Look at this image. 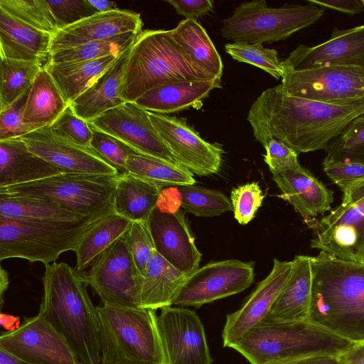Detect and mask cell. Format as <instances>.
<instances>
[{
    "label": "cell",
    "mask_w": 364,
    "mask_h": 364,
    "mask_svg": "<svg viewBox=\"0 0 364 364\" xmlns=\"http://www.w3.org/2000/svg\"><path fill=\"white\" fill-rule=\"evenodd\" d=\"M29 90L13 104L0 110V141L21 137L31 132L23 122Z\"/></svg>",
    "instance_id": "46"
},
{
    "label": "cell",
    "mask_w": 364,
    "mask_h": 364,
    "mask_svg": "<svg viewBox=\"0 0 364 364\" xmlns=\"http://www.w3.org/2000/svg\"><path fill=\"white\" fill-rule=\"evenodd\" d=\"M279 364H338V357L319 355L297 359Z\"/></svg>",
    "instance_id": "57"
},
{
    "label": "cell",
    "mask_w": 364,
    "mask_h": 364,
    "mask_svg": "<svg viewBox=\"0 0 364 364\" xmlns=\"http://www.w3.org/2000/svg\"><path fill=\"white\" fill-rule=\"evenodd\" d=\"M272 175L282 193L281 197L294 206L305 222L331 210L333 191L301 164Z\"/></svg>",
    "instance_id": "23"
},
{
    "label": "cell",
    "mask_w": 364,
    "mask_h": 364,
    "mask_svg": "<svg viewBox=\"0 0 364 364\" xmlns=\"http://www.w3.org/2000/svg\"><path fill=\"white\" fill-rule=\"evenodd\" d=\"M306 223L314 230L311 248L364 263V210L358 205L343 198L328 215Z\"/></svg>",
    "instance_id": "14"
},
{
    "label": "cell",
    "mask_w": 364,
    "mask_h": 364,
    "mask_svg": "<svg viewBox=\"0 0 364 364\" xmlns=\"http://www.w3.org/2000/svg\"><path fill=\"white\" fill-rule=\"evenodd\" d=\"M9 274L7 272L1 267L0 268V304L1 309L4 304V295L9 287Z\"/></svg>",
    "instance_id": "60"
},
{
    "label": "cell",
    "mask_w": 364,
    "mask_h": 364,
    "mask_svg": "<svg viewBox=\"0 0 364 364\" xmlns=\"http://www.w3.org/2000/svg\"><path fill=\"white\" fill-rule=\"evenodd\" d=\"M96 13H105L117 9V4L105 0H87Z\"/></svg>",
    "instance_id": "58"
},
{
    "label": "cell",
    "mask_w": 364,
    "mask_h": 364,
    "mask_svg": "<svg viewBox=\"0 0 364 364\" xmlns=\"http://www.w3.org/2000/svg\"><path fill=\"white\" fill-rule=\"evenodd\" d=\"M283 71L280 85L288 95L338 105L364 102V68L334 65Z\"/></svg>",
    "instance_id": "10"
},
{
    "label": "cell",
    "mask_w": 364,
    "mask_h": 364,
    "mask_svg": "<svg viewBox=\"0 0 364 364\" xmlns=\"http://www.w3.org/2000/svg\"><path fill=\"white\" fill-rule=\"evenodd\" d=\"M157 321L166 364H212L205 329L194 311L166 306Z\"/></svg>",
    "instance_id": "16"
},
{
    "label": "cell",
    "mask_w": 364,
    "mask_h": 364,
    "mask_svg": "<svg viewBox=\"0 0 364 364\" xmlns=\"http://www.w3.org/2000/svg\"><path fill=\"white\" fill-rule=\"evenodd\" d=\"M162 190L159 185L133 173L121 175L114 194V212L132 222L147 221Z\"/></svg>",
    "instance_id": "30"
},
{
    "label": "cell",
    "mask_w": 364,
    "mask_h": 364,
    "mask_svg": "<svg viewBox=\"0 0 364 364\" xmlns=\"http://www.w3.org/2000/svg\"><path fill=\"white\" fill-rule=\"evenodd\" d=\"M147 222L155 250L162 257L188 276L199 268L201 253L181 210L168 213L155 208Z\"/></svg>",
    "instance_id": "20"
},
{
    "label": "cell",
    "mask_w": 364,
    "mask_h": 364,
    "mask_svg": "<svg viewBox=\"0 0 364 364\" xmlns=\"http://www.w3.org/2000/svg\"><path fill=\"white\" fill-rule=\"evenodd\" d=\"M48 127L53 135L60 139L90 147L92 139L90 124L75 113L70 105Z\"/></svg>",
    "instance_id": "43"
},
{
    "label": "cell",
    "mask_w": 364,
    "mask_h": 364,
    "mask_svg": "<svg viewBox=\"0 0 364 364\" xmlns=\"http://www.w3.org/2000/svg\"><path fill=\"white\" fill-rule=\"evenodd\" d=\"M291 265V261L274 259L270 273L238 310L227 316L222 333L225 347L230 348L267 316L289 276Z\"/></svg>",
    "instance_id": "21"
},
{
    "label": "cell",
    "mask_w": 364,
    "mask_h": 364,
    "mask_svg": "<svg viewBox=\"0 0 364 364\" xmlns=\"http://www.w3.org/2000/svg\"><path fill=\"white\" fill-rule=\"evenodd\" d=\"M131 47L70 105L75 113L90 122L105 112L126 102L122 87Z\"/></svg>",
    "instance_id": "26"
},
{
    "label": "cell",
    "mask_w": 364,
    "mask_h": 364,
    "mask_svg": "<svg viewBox=\"0 0 364 364\" xmlns=\"http://www.w3.org/2000/svg\"><path fill=\"white\" fill-rule=\"evenodd\" d=\"M182 197L181 208L199 217H214L232 210L230 200L223 193L195 185L178 187Z\"/></svg>",
    "instance_id": "39"
},
{
    "label": "cell",
    "mask_w": 364,
    "mask_h": 364,
    "mask_svg": "<svg viewBox=\"0 0 364 364\" xmlns=\"http://www.w3.org/2000/svg\"><path fill=\"white\" fill-rule=\"evenodd\" d=\"M1 325L7 331H12L20 326V319L18 317L12 315L1 313Z\"/></svg>",
    "instance_id": "59"
},
{
    "label": "cell",
    "mask_w": 364,
    "mask_h": 364,
    "mask_svg": "<svg viewBox=\"0 0 364 364\" xmlns=\"http://www.w3.org/2000/svg\"><path fill=\"white\" fill-rule=\"evenodd\" d=\"M323 168L328 178L342 191L352 183L364 179V164L360 163L324 159Z\"/></svg>",
    "instance_id": "48"
},
{
    "label": "cell",
    "mask_w": 364,
    "mask_h": 364,
    "mask_svg": "<svg viewBox=\"0 0 364 364\" xmlns=\"http://www.w3.org/2000/svg\"><path fill=\"white\" fill-rule=\"evenodd\" d=\"M225 50L234 60L251 64L270 74L277 80L282 79L284 71L275 49L267 48L263 43H230Z\"/></svg>",
    "instance_id": "41"
},
{
    "label": "cell",
    "mask_w": 364,
    "mask_h": 364,
    "mask_svg": "<svg viewBox=\"0 0 364 364\" xmlns=\"http://www.w3.org/2000/svg\"><path fill=\"white\" fill-rule=\"evenodd\" d=\"M171 31L176 43L196 64L213 77L221 79L223 65L220 55L196 20H182Z\"/></svg>",
    "instance_id": "34"
},
{
    "label": "cell",
    "mask_w": 364,
    "mask_h": 364,
    "mask_svg": "<svg viewBox=\"0 0 364 364\" xmlns=\"http://www.w3.org/2000/svg\"><path fill=\"white\" fill-rule=\"evenodd\" d=\"M148 114L177 164L200 176L220 171L224 153L220 144L205 141L186 119L151 112Z\"/></svg>",
    "instance_id": "15"
},
{
    "label": "cell",
    "mask_w": 364,
    "mask_h": 364,
    "mask_svg": "<svg viewBox=\"0 0 364 364\" xmlns=\"http://www.w3.org/2000/svg\"><path fill=\"white\" fill-rule=\"evenodd\" d=\"M338 364H364V341L355 343L340 355Z\"/></svg>",
    "instance_id": "55"
},
{
    "label": "cell",
    "mask_w": 364,
    "mask_h": 364,
    "mask_svg": "<svg viewBox=\"0 0 364 364\" xmlns=\"http://www.w3.org/2000/svg\"><path fill=\"white\" fill-rule=\"evenodd\" d=\"M125 238L134 263L140 274L144 276L155 250L148 222H132Z\"/></svg>",
    "instance_id": "44"
},
{
    "label": "cell",
    "mask_w": 364,
    "mask_h": 364,
    "mask_svg": "<svg viewBox=\"0 0 364 364\" xmlns=\"http://www.w3.org/2000/svg\"><path fill=\"white\" fill-rule=\"evenodd\" d=\"M364 143V114L355 117L343 132L332 139L325 151L326 156Z\"/></svg>",
    "instance_id": "50"
},
{
    "label": "cell",
    "mask_w": 364,
    "mask_h": 364,
    "mask_svg": "<svg viewBox=\"0 0 364 364\" xmlns=\"http://www.w3.org/2000/svg\"><path fill=\"white\" fill-rule=\"evenodd\" d=\"M0 364H27L0 348Z\"/></svg>",
    "instance_id": "61"
},
{
    "label": "cell",
    "mask_w": 364,
    "mask_h": 364,
    "mask_svg": "<svg viewBox=\"0 0 364 364\" xmlns=\"http://www.w3.org/2000/svg\"><path fill=\"white\" fill-rule=\"evenodd\" d=\"M141 32H129L50 53L47 63H70L121 55L132 46Z\"/></svg>",
    "instance_id": "37"
},
{
    "label": "cell",
    "mask_w": 364,
    "mask_h": 364,
    "mask_svg": "<svg viewBox=\"0 0 364 364\" xmlns=\"http://www.w3.org/2000/svg\"><path fill=\"white\" fill-rule=\"evenodd\" d=\"M187 277L155 250L142 277L141 307L157 310L172 306Z\"/></svg>",
    "instance_id": "31"
},
{
    "label": "cell",
    "mask_w": 364,
    "mask_h": 364,
    "mask_svg": "<svg viewBox=\"0 0 364 364\" xmlns=\"http://www.w3.org/2000/svg\"><path fill=\"white\" fill-rule=\"evenodd\" d=\"M179 15L186 20H196L200 16L206 15L213 9L214 1L212 0H166Z\"/></svg>",
    "instance_id": "51"
},
{
    "label": "cell",
    "mask_w": 364,
    "mask_h": 364,
    "mask_svg": "<svg viewBox=\"0 0 364 364\" xmlns=\"http://www.w3.org/2000/svg\"><path fill=\"white\" fill-rule=\"evenodd\" d=\"M121 55H111L77 63H46L44 67L53 77L65 100L70 104L110 68Z\"/></svg>",
    "instance_id": "33"
},
{
    "label": "cell",
    "mask_w": 364,
    "mask_h": 364,
    "mask_svg": "<svg viewBox=\"0 0 364 364\" xmlns=\"http://www.w3.org/2000/svg\"><path fill=\"white\" fill-rule=\"evenodd\" d=\"M97 310L100 364H166L156 310L109 303Z\"/></svg>",
    "instance_id": "6"
},
{
    "label": "cell",
    "mask_w": 364,
    "mask_h": 364,
    "mask_svg": "<svg viewBox=\"0 0 364 364\" xmlns=\"http://www.w3.org/2000/svg\"><path fill=\"white\" fill-rule=\"evenodd\" d=\"M69 105L43 66L29 89L23 122L32 132L48 127Z\"/></svg>",
    "instance_id": "29"
},
{
    "label": "cell",
    "mask_w": 364,
    "mask_h": 364,
    "mask_svg": "<svg viewBox=\"0 0 364 364\" xmlns=\"http://www.w3.org/2000/svg\"><path fill=\"white\" fill-rule=\"evenodd\" d=\"M0 348L27 364H82L64 336L40 314L2 333Z\"/></svg>",
    "instance_id": "13"
},
{
    "label": "cell",
    "mask_w": 364,
    "mask_h": 364,
    "mask_svg": "<svg viewBox=\"0 0 364 364\" xmlns=\"http://www.w3.org/2000/svg\"><path fill=\"white\" fill-rule=\"evenodd\" d=\"M47 3L58 30L97 14L87 0H50Z\"/></svg>",
    "instance_id": "47"
},
{
    "label": "cell",
    "mask_w": 364,
    "mask_h": 364,
    "mask_svg": "<svg viewBox=\"0 0 364 364\" xmlns=\"http://www.w3.org/2000/svg\"><path fill=\"white\" fill-rule=\"evenodd\" d=\"M181 203L182 197L178 187H168L161 191L156 208L164 213H175L181 210Z\"/></svg>",
    "instance_id": "53"
},
{
    "label": "cell",
    "mask_w": 364,
    "mask_h": 364,
    "mask_svg": "<svg viewBox=\"0 0 364 364\" xmlns=\"http://www.w3.org/2000/svg\"><path fill=\"white\" fill-rule=\"evenodd\" d=\"M88 123L117 138L137 153L177 164L151 122L148 111L134 102H126Z\"/></svg>",
    "instance_id": "17"
},
{
    "label": "cell",
    "mask_w": 364,
    "mask_h": 364,
    "mask_svg": "<svg viewBox=\"0 0 364 364\" xmlns=\"http://www.w3.org/2000/svg\"><path fill=\"white\" fill-rule=\"evenodd\" d=\"M128 173L150 181L163 188L195 185L193 173L178 164L169 163L136 151L127 161Z\"/></svg>",
    "instance_id": "35"
},
{
    "label": "cell",
    "mask_w": 364,
    "mask_h": 364,
    "mask_svg": "<svg viewBox=\"0 0 364 364\" xmlns=\"http://www.w3.org/2000/svg\"><path fill=\"white\" fill-rule=\"evenodd\" d=\"M266 154L264 161L272 173L299 165L298 153L282 141L270 139L264 146Z\"/></svg>",
    "instance_id": "49"
},
{
    "label": "cell",
    "mask_w": 364,
    "mask_h": 364,
    "mask_svg": "<svg viewBox=\"0 0 364 364\" xmlns=\"http://www.w3.org/2000/svg\"><path fill=\"white\" fill-rule=\"evenodd\" d=\"M364 102L338 105L287 95L280 85L264 90L252 103L247 120L263 146L278 139L296 153L326 149L355 117Z\"/></svg>",
    "instance_id": "1"
},
{
    "label": "cell",
    "mask_w": 364,
    "mask_h": 364,
    "mask_svg": "<svg viewBox=\"0 0 364 364\" xmlns=\"http://www.w3.org/2000/svg\"><path fill=\"white\" fill-rule=\"evenodd\" d=\"M28 149L63 173L119 174L90 147L79 146L53 135L45 127L21 136Z\"/></svg>",
    "instance_id": "19"
},
{
    "label": "cell",
    "mask_w": 364,
    "mask_h": 364,
    "mask_svg": "<svg viewBox=\"0 0 364 364\" xmlns=\"http://www.w3.org/2000/svg\"><path fill=\"white\" fill-rule=\"evenodd\" d=\"M311 258L306 255L294 257L284 287L262 320L273 322L308 321L312 287Z\"/></svg>",
    "instance_id": "24"
},
{
    "label": "cell",
    "mask_w": 364,
    "mask_h": 364,
    "mask_svg": "<svg viewBox=\"0 0 364 364\" xmlns=\"http://www.w3.org/2000/svg\"><path fill=\"white\" fill-rule=\"evenodd\" d=\"M42 68L39 61L1 58L0 110L13 104L30 89Z\"/></svg>",
    "instance_id": "38"
},
{
    "label": "cell",
    "mask_w": 364,
    "mask_h": 364,
    "mask_svg": "<svg viewBox=\"0 0 364 364\" xmlns=\"http://www.w3.org/2000/svg\"><path fill=\"white\" fill-rule=\"evenodd\" d=\"M221 87V79L182 81L154 87L134 102L142 109L168 114L190 108L198 109L215 88Z\"/></svg>",
    "instance_id": "25"
},
{
    "label": "cell",
    "mask_w": 364,
    "mask_h": 364,
    "mask_svg": "<svg viewBox=\"0 0 364 364\" xmlns=\"http://www.w3.org/2000/svg\"><path fill=\"white\" fill-rule=\"evenodd\" d=\"M343 193V198L354 202L364 210V179L352 183Z\"/></svg>",
    "instance_id": "56"
},
{
    "label": "cell",
    "mask_w": 364,
    "mask_h": 364,
    "mask_svg": "<svg viewBox=\"0 0 364 364\" xmlns=\"http://www.w3.org/2000/svg\"><path fill=\"white\" fill-rule=\"evenodd\" d=\"M328 160L349 161L364 164V143L354 147L340 151L324 158Z\"/></svg>",
    "instance_id": "54"
},
{
    "label": "cell",
    "mask_w": 364,
    "mask_h": 364,
    "mask_svg": "<svg viewBox=\"0 0 364 364\" xmlns=\"http://www.w3.org/2000/svg\"><path fill=\"white\" fill-rule=\"evenodd\" d=\"M90 127L92 130L90 148L105 162L114 168L119 174L127 173V159L129 154L135 151L113 136L99 130L90 124Z\"/></svg>",
    "instance_id": "42"
},
{
    "label": "cell",
    "mask_w": 364,
    "mask_h": 364,
    "mask_svg": "<svg viewBox=\"0 0 364 364\" xmlns=\"http://www.w3.org/2000/svg\"><path fill=\"white\" fill-rule=\"evenodd\" d=\"M0 9L41 31L55 33L58 26L45 0H0Z\"/></svg>",
    "instance_id": "40"
},
{
    "label": "cell",
    "mask_w": 364,
    "mask_h": 364,
    "mask_svg": "<svg viewBox=\"0 0 364 364\" xmlns=\"http://www.w3.org/2000/svg\"><path fill=\"white\" fill-rule=\"evenodd\" d=\"M213 79L216 78L196 64L176 43L171 30H145L131 47L122 96L126 102H134L160 85Z\"/></svg>",
    "instance_id": "5"
},
{
    "label": "cell",
    "mask_w": 364,
    "mask_h": 364,
    "mask_svg": "<svg viewBox=\"0 0 364 364\" xmlns=\"http://www.w3.org/2000/svg\"><path fill=\"white\" fill-rule=\"evenodd\" d=\"M52 35L37 30L0 9V57L39 61L50 55Z\"/></svg>",
    "instance_id": "28"
},
{
    "label": "cell",
    "mask_w": 364,
    "mask_h": 364,
    "mask_svg": "<svg viewBox=\"0 0 364 364\" xmlns=\"http://www.w3.org/2000/svg\"><path fill=\"white\" fill-rule=\"evenodd\" d=\"M132 221L114 212L94 222L81 237L75 252V269L81 272L129 231Z\"/></svg>",
    "instance_id": "32"
},
{
    "label": "cell",
    "mask_w": 364,
    "mask_h": 364,
    "mask_svg": "<svg viewBox=\"0 0 364 364\" xmlns=\"http://www.w3.org/2000/svg\"><path fill=\"white\" fill-rule=\"evenodd\" d=\"M308 2L349 15L358 14L364 10L363 0H308Z\"/></svg>",
    "instance_id": "52"
},
{
    "label": "cell",
    "mask_w": 364,
    "mask_h": 364,
    "mask_svg": "<svg viewBox=\"0 0 364 364\" xmlns=\"http://www.w3.org/2000/svg\"><path fill=\"white\" fill-rule=\"evenodd\" d=\"M60 173L58 168L31 151L21 137L0 141V188Z\"/></svg>",
    "instance_id": "27"
},
{
    "label": "cell",
    "mask_w": 364,
    "mask_h": 364,
    "mask_svg": "<svg viewBox=\"0 0 364 364\" xmlns=\"http://www.w3.org/2000/svg\"><path fill=\"white\" fill-rule=\"evenodd\" d=\"M103 303L127 307H141L142 275L129 251L125 235L117 240L93 263L90 271L81 273Z\"/></svg>",
    "instance_id": "11"
},
{
    "label": "cell",
    "mask_w": 364,
    "mask_h": 364,
    "mask_svg": "<svg viewBox=\"0 0 364 364\" xmlns=\"http://www.w3.org/2000/svg\"><path fill=\"white\" fill-rule=\"evenodd\" d=\"M355 343L309 321L262 320L230 348L251 364H279L319 355L338 357Z\"/></svg>",
    "instance_id": "4"
},
{
    "label": "cell",
    "mask_w": 364,
    "mask_h": 364,
    "mask_svg": "<svg viewBox=\"0 0 364 364\" xmlns=\"http://www.w3.org/2000/svg\"><path fill=\"white\" fill-rule=\"evenodd\" d=\"M0 215L36 220H79L86 218L47 200L0 194Z\"/></svg>",
    "instance_id": "36"
},
{
    "label": "cell",
    "mask_w": 364,
    "mask_h": 364,
    "mask_svg": "<svg viewBox=\"0 0 364 364\" xmlns=\"http://www.w3.org/2000/svg\"><path fill=\"white\" fill-rule=\"evenodd\" d=\"M311 262L308 321L352 342L364 341V263L323 251Z\"/></svg>",
    "instance_id": "2"
},
{
    "label": "cell",
    "mask_w": 364,
    "mask_h": 364,
    "mask_svg": "<svg viewBox=\"0 0 364 364\" xmlns=\"http://www.w3.org/2000/svg\"><path fill=\"white\" fill-rule=\"evenodd\" d=\"M139 14L124 9L97 13L52 35L50 53L129 32H141Z\"/></svg>",
    "instance_id": "22"
},
{
    "label": "cell",
    "mask_w": 364,
    "mask_h": 364,
    "mask_svg": "<svg viewBox=\"0 0 364 364\" xmlns=\"http://www.w3.org/2000/svg\"><path fill=\"white\" fill-rule=\"evenodd\" d=\"M323 14V9L311 3L272 8L265 0H253L241 3L231 16L223 20L221 33L237 43H271L287 39Z\"/></svg>",
    "instance_id": "9"
},
{
    "label": "cell",
    "mask_w": 364,
    "mask_h": 364,
    "mask_svg": "<svg viewBox=\"0 0 364 364\" xmlns=\"http://www.w3.org/2000/svg\"><path fill=\"white\" fill-rule=\"evenodd\" d=\"M281 63L283 70L293 71L334 65L364 68V24L335 28L326 41L314 46L300 44Z\"/></svg>",
    "instance_id": "18"
},
{
    "label": "cell",
    "mask_w": 364,
    "mask_h": 364,
    "mask_svg": "<svg viewBox=\"0 0 364 364\" xmlns=\"http://www.w3.org/2000/svg\"><path fill=\"white\" fill-rule=\"evenodd\" d=\"M38 314L66 339L82 364H100V329L81 274L65 262L45 265Z\"/></svg>",
    "instance_id": "3"
},
{
    "label": "cell",
    "mask_w": 364,
    "mask_h": 364,
    "mask_svg": "<svg viewBox=\"0 0 364 364\" xmlns=\"http://www.w3.org/2000/svg\"><path fill=\"white\" fill-rule=\"evenodd\" d=\"M257 182L247 183L231 191L230 200L234 217L241 225H246L255 217L264 199Z\"/></svg>",
    "instance_id": "45"
},
{
    "label": "cell",
    "mask_w": 364,
    "mask_h": 364,
    "mask_svg": "<svg viewBox=\"0 0 364 364\" xmlns=\"http://www.w3.org/2000/svg\"><path fill=\"white\" fill-rule=\"evenodd\" d=\"M363 4H364V0H363Z\"/></svg>",
    "instance_id": "62"
},
{
    "label": "cell",
    "mask_w": 364,
    "mask_h": 364,
    "mask_svg": "<svg viewBox=\"0 0 364 364\" xmlns=\"http://www.w3.org/2000/svg\"><path fill=\"white\" fill-rule=\"evenodd\" d=\"M121 174L60 173L0 188V194L38 198L86 218L114 212V194Z\"/></svg>",
    "instance_id": "8"
},
{
    "label": "cell",
    "mask_w": 364,
    "mask_h": 364,
    "mask_svg": "<svg viewBox=\"0 0 364 364\" xmlns=\"http://www.w3.org/2000/svg\"><path fill=\"white\" fill-rule=\"evenodd\" d=\"M100 218L36 220L0 215V260L16 257L45 265L53 263L62 253L75 251L86 230Z\"/></svg>",
    "instance_id": "7"
},
{
    "label": "cell",
    "mask_w": 364,
    "mask_h": 364,
    "mask_svg": "<svg viewBox=\"0 0 364 364\" xmlns=\"http://www.w3.org/2000/svg\"><path fill=\"white\" fill-rule=\"evenodd\" d=\"M254 280V264L237 259L213 262L189 274L173 305L198 308L240 293Z\"/></svg>",
    "instance_id": "12"
}]
</instances>
